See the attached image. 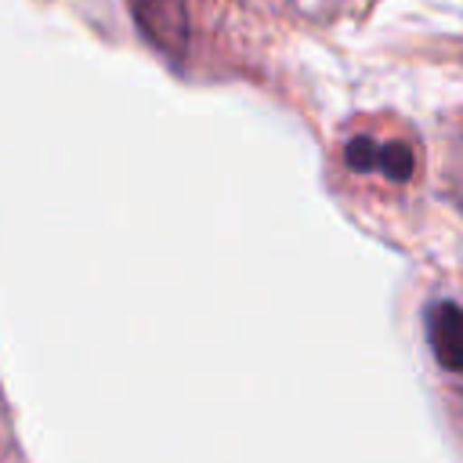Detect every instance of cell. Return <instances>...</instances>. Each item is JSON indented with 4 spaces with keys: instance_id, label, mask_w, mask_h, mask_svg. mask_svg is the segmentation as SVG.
Returning <instances> with one entry per match:
<instances>
[{
    "instance_id": "6da1fadb",
    "label": "cell",
    "mask_w": 463,
    "mask_h": 463,
    "mask_svg": "<svg viewBox=\"0 0 463 463\" xmlns=\"http://www.w3.org/2000/svg\"><path fill=\"white\" fill-rule=\"evenodd\" d=\"M423 333L434 362L445 373L463 376V304L456 300H434L423 311Z\"/></svg>"
},
{
    "instance_id": "7a4b0ae2",
    "label": "cell",
    "mask_w": 463,
    "mask_h": 463,
    "mask_svg": "<svg viewBox=\"0 0 463 463\" xmlns=\"http://www.w3.org/2000/svg\"><path fill=\"white\" fill-rule=\"evenodd\" d=\"M134 14L141 33L166 54H184L188 47V18L184 0H134Z\"/></svg>"
},
{
    "instance_id": "3957f363",
    "label": "cell",
    "mask_w": 463,
    "mask_h": 463,
    "mask_svg": "<svg viewBox=\"0 0 463 463\" xmlns=\"http://www.w3.org/2000/svg\"><path fill=\"white\" fill-rule=\"evenodd\" d=\"M344 163L362 174H383L387 181H409V174H412V152L402 141L354 137L344 148Z\"/></svg>"
}]
</instances>
